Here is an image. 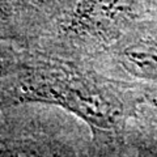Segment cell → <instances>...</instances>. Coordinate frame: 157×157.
<instances>
[{
	"label": "cell",
	"mask_w": 157,
	"mask_h": 157,
	"mask_svg": "<svg viewBox=\"0 0 157 157\" xmlns=\"http://www.w3.org/2000/svg\"><path fill=\"white\" fill-rule=\"evenodd\" d=\"M121 63L130 75L139 78H157V45L136 42L121 54Z\"/></svg>",
	"instance_id": "obj_1"
}]
</instances>
